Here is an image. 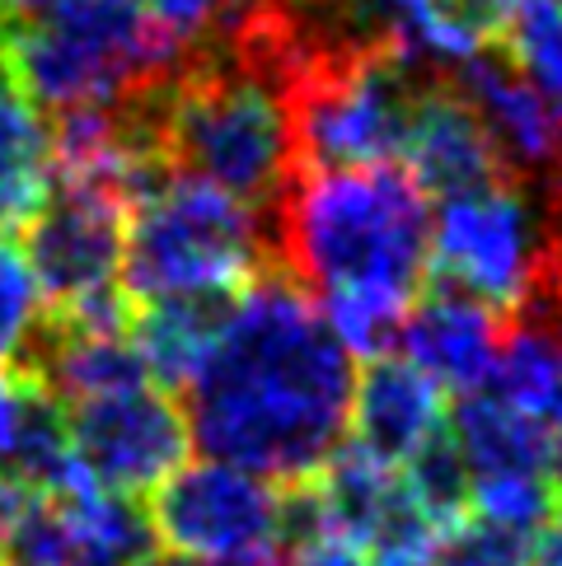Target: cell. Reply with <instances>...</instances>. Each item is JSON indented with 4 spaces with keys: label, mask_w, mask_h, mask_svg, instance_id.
<instances>
[{
    "label": "cell",
    "mask_w": 562,
    "mask_h": 566,
    "mask_svg": "<svg viewBox=\"0 0 562 566\" xmlns=\"http://www.w3.org/2000/svg\"><path fill=\"white\" fill-rule=\"evenodd\" d=\"M544 431H549V482H553V492H562V398L544 417Z\"/></svg>",
    "instance_id": "f1b7e54d"
},
{
    "label": "cell",
    "mask_w": 562,
    "mask_h": 566,
    "mask_svg": "<svg viewBox=\"0 0 562 566\" xmlns=\"http://www.w3.org/2000/svg\"><path fill=\"white\" fill-rule=\"evenodd\" d=\"M553 6H558V10H562V0H553Z\"/></svg>",
    "instance_id": "836d02e7"
},
{
    "label": "cell",
    "mask_w": 562,
    "mask_h": 566,
    "mask_svg": "<svg viewBox=\"0 0 562 566\" xmlns=\"http://www.w3.org/2000/svg\"><path fill=\"white\" fill-rule=\"evenodd\" d=\"M375 566H427L422 557H375Z\"/></svg>",
    "instance_id": "1f68e13d"
},
{
    "label": "cell",
    "mask_w": 562,
    "mask_h": 566,
    "mask_svg": "<svg viewBox=\"0 0 562 566\" xmlns=\"http://www.w3.org/2000/svg\"><path fill=\"white\" fill-rule=\"evenodd\" d=\"M165 159L174 174L272 211L300 174L287 94L244 71L226 48L197 38L169 94Z\"/></svg>",
    "instance_id": "3957f363"
},
{
    "label": "cell",
    "mask_w": 562,
    "mask_h": 566,
    "mask_svg": "<svg viewBox=\"0 0 562 566\" xmlns=\"http://www.w3.org/2000/svg\"><path fill=\"white\" fill-rule=\"evenodd\" d=\"M404 169L427 197H465L478 188H492L501 178H516L492 146L488 127L478 123V113L450 75L431 71L427 85L417 94L413 127L404 140Z\"/></svg>",
    "instance_id": "7c38bea8"
},
{
    "label": "cell",
    "mask_w": 562,
    "mask_h": 566,
    "mask_svg": "<svg viewBox=\"0 0 562 566\" xmlns=\"http://www.w3.org/2000/svg\"><path fill=\"white\" fill-rule=\"evenodd\" d=\"M188 62L178 43L140 0H52L10 29L6 71L38 113H71L117 104L136 85L174 80Z\"/></svg>",
    "instance_id": "277c9868"
},
{
    "label": "cell",
    "mask_w": 562,
    "mask_h": 566,
    "mask_svg": "<svg viewBox=\"0 0 562 566\" xmlns=\"http://www.w3.org/2000/svg\"><path fill=\"white\" fill-rule=\"evenodd\" d=\"M230 305H235V295H165V300H146L140 310H132L127 337L136 342L150 379L184 394L197 366H202V356L211 352L216 333L226 328Z\"/></svg>",
    "instance_id": "2e32d148"
},
{
    "label": "cell",
    "mask_w": 562,
    "mask_h": 566,
    "mask_svg": "<svg viewBox=\"0 0 562 566\" xmlns=\"http://www.w3.org/2000/svg\"><path fill=\"white\" fill-rule=\"evenodd\" d=\"M226 6H230V0H146L140 10H146L165 33H174L178 43L192 48L197 38H202L216 19L226 14Z\"/></svg>",
    "instance_id": "cb8c5ba5"
},
{
    "label": "cell",
    "mask_w": 562,
    "mask_h": 566,
    "mask_svg": "<svg viewBox=\"0 0 562 566\" xmlns=\"http://www.w3.org/2000/svg\"><path fill=\"white\" fill-rule=\"evenodd\" d=\"M19 408H24V375L10 370V366H0V473H6L10 450H14Z\"/></svg>",
    "instance_id": "d4e9b609"
},
{
    "label": "cell",
    "mask_w": 562,
    "mask_h": 566,
    "mask_svg": "<svg viewBox=\"0 0 562 566\" xmlns=\"http://www.w3.org/2000/svg\"><path fill=\"white\" fill-rule=\"evenodd\" d=\"M155 538L202 566H235L281 548L277 482L216 459L178 463L150 501Z\"/></svg>",
    "instance_id": "ba28073f"
},
{
    "label": "cell",
    "mask_w": 562,
    "mask_h": 566,
    "mask_svg": "<svg viewBox=\"0 0 562 566\" xmlns=\"http://www.w3.org/2000/svg\"><path fill=\"white\" fill-rule=\"evenodd\" d=\"M43 314H48V300H43V286H38L24 249L0 239V366H14L24 356Z\"/></svg>",
    "instance_id": "603a6c76"
},
{
    "label": "cell",
    "mask_w": 562,
    "mask_h": 566,
    "mask_svg": "<svg viewBox=\"0 0 562 566\" xmlns=\"http://www.w3.org/2000/svg\"><path fill=\"white\" fill-rule=\"evenodd\" d=\"M404 6H431V0H404Z\"/></svg>",
    "instance_id": "d6a6232c"
},
{
    "label": "cell",
    "mask_w": 562,
    "mask_h": 566,
    "mask_svg": "<svg viewBox=\"0 0 562 566\" xmlns=\"http://www.w3.org/2000/svg\"><path fill=\"white\" fill-rule=\"evenodd\" d=\"M530 548H534V534H520V530H507V524L473 515V520L446 524L431 538L422 562L427 566H530Z\"/></svg>",
    "instance_id": "7402d4cb"
},
{
    "label": "cell",
    "mask_w": 562,
    "mask_h": 566,
    "mask_svg": "<svg viewBox=\"0 0 562 566\" xmlns=\"http://www.w3.org/2000/svg\"><path fill=\"white\" fill-rule=\"evenodd\" d=\"M440 71L408 52H375L300 75L287 108L300 169L394 165L404 155L417 94Z\"/></svg>",
    "instance_id": "8992f818"
},
{
    "label": "cell",
    "mask_w": 562,
    "mask_h": 566,
    "mask_svg": "<svg viewBox=\"0 0 562 566\" xmlns=\"http://www.w3.org/2000/svg\"><path fill=\"white\" fill-rule=\"evenodd\" d=\"M352 356L329 318L268 268L235 295L226 328L188 379V436L216 463L268 482H310L347 440Z\"/></svg>",
    "instance_id": "6da1fadb"
},
{
    "label": "cell",
    "mask_w": 562,
    "mask_h": 566,
    "mask_svg": "<svg viewBox=\"0 0 562 566\" xmlns=\"http://www.w3.org/2000/svg\"><path fill=\"white\" fill-rule=\"evenodd\" d=\"M398 478H404L408 496L422 505V515H427L436 530L465 520L473 478H469V463H465V454H459V444H455L446 421H440V427L404 459V473Z\"/></svg>",
    "instance_id": "d6986e66"
},
{
    "label": "cell",
    "mask_w": 562,
    "mask_h": 566,
    "mask_svg": "<svg viewBox=\"0 0 562 566\" xmlns=\"http://www.w3.org/2000/svg\"><path fill=\"white\" fill-rule=\"evenodd\" d=\"M497 43L511 66L562 108V10L553 0H511Z\"/></svg>",
    "instance_id": "ffe728a7"
},
{
    "label": "cell",
    "mask_w": 562,
    "mask_h": 566,
    "mask_svg": "<svg viewBox=\"0 0 562 566\" xmlns=\"http://www.w3.org/2000/svg\"><path fill=\"white\" fill-rule=\"evenodd\" d=\"M132 566H202V562H192L184 553H146V557L132 562Z\"/></svg>",
    "instance_id": "4dcf8cb0"
},
{
    "label": "cell",
    "mask_w": 562,
    "mask_h": 566,
    "mask_svg": "<svg viewBox=\"0 0 562 566\" xmlns=\"http://www.w3.org/2000/svg\"><path fill=\"white\" fill-rule=\"evenodd\" d=\"M497 342H501L497 310H488L483 300H473L469 291L450 286V281L427 276L404 314L394 356H404L436 389H450L459 398V394H473L488 384L492 360H497Z\"/></svg>",
    "instance_id": "8fae6325"
},
{
    "label": "cell",
    "mask_w": 562,
    "mask_h": 566,
    "mask_svg": "<svg viewBox=\"0 0 562 566\" xmlns=\"http://www.w3.org/2000/svg\"><path fill=\"white\" fill-rule=\"evenodd\" d=\"M52 127L0 66V230L24 226L48 197Z\"/></svg>",
    "instance_id": "e0dca14e"
},
{
    "label": "cell",
    "mask_w": 562,
    "mask_h": 566,
    "mask_svg": "<svg viewBox=\"0 0 562 566\" xmlns=\"http://www.w3.org/2000/svg\"><path fill=\"white\" fill-rule=\"evenodd\" d=\"M272 258L314 305L408 314L431 262V197L404 165L300 169L272 207Z\"/></svg>",
    "instance_id": "7a4b0ae2"
},
{
    "label": "cell",
    "mask_w": 562,
    "mask_h": 566,
    "mask_svg": "<svg viewBox=\"0 0 562 566\" xmlns=\"http://www.w3.org/2000/svg\"><path fill=\"white\" fill-rule=\"evenodd\" d=\"M71 515V530L80 538V548L94 557H108L117 566H132L150 553L155 524L150 511L136 496L108 492V488H80L71 496H56Z\"/></svg>",
    "instance_id": "ac0fdd59"
},
{
    "label": "cell",
    "mask_w": 562,
    "mask_h": 566,
    "mask_svg": "<svg viewBox=\"0 0 562 566\" xmlns=\"http://www.w3.org/2000/svg\"><path fill=\"white\" fill-rule=\"evenodd\" d=\"M530 566H562V520H549L544 530L534 534Z\"/></svg>",
    "instance_id": "4316f807"
},
{
    "label": "cell",
    "mask_w": 562,
    "mask_h": 566,
    "mask_svg": "<svg viewBox=\"0 0 562 566\" xmlns=\"http://www.w3.org/2000/svg\"><path fill=\"white\" fill-rule=\"evenodd\" d=\"M127 216L123 291L136 305L165 295H239L277 268L272 211H258L192 174H169Z\"/></svg>",
    "instance_id": "5b68a950"
},
{
    "label": "cell",
    "mask_w": 562,
    "mask_h": 566,
    "mask_svg": "<svg viewBox=\"0 0 562 566\" xmlns=\"http://www.w3.org/2000/svg\"><path fill=\"white\" fill-rule=\"evenodd\" d=\"M549 258V216L525 178H501L492 188L440 201L431 216L427 276L483 300L488 310L511 314L534 291Z\"/></svg>",
    "instance_id": "52a82bcc"
},
{
    "label": "cell",
    "mask_w": 562,
    "mask_h": 566,
    "mask_svg": "<svg viewBox=\"0 0 562 566\" xmlns=\"http://www.w3.org/2000/svg\"><path fill=\"white\" fill-rule=\"evenodd\" d=\"M287 566H366V553H356L352 543H337V538H319L310 548L291 553Z\"/></svg>",
    "instance_id": "484cf974"
},
{
    "label": "cell",
    "mask_w": 562,
    "mask_h": 566,
    "mask_svg": "<svg viewBox=\"0 0 562 566\" xmlns=\"http://www.w3.org/2000/svg\"><path fill=\"white\" fill-rule=\"evenodd\" d=\"M71 450L80 469L94 478V488L140 496L159 488L178 463H188L192 436L188 417L165 389H127L94 402H75L66 412Z\"/></svg>",
    "instance_id": "30bf717a"
},
{
    "label": "cell",
    "mask_w": 562,
    "mask_h": 566,
    "mask_svg": "<svg viewBox=\"0 0 562 566\" xmlns=\"http://www.w3.org/2000/svg\"><path fill=\"white\" fill-rule=\"evenodd\" d=\"M450 436L469 463L473 482L488 478H549V431L544 421L507 408L497 394L473 389L455 398Z\"/></svg>",
    "instance_id": "9a60e30c"
},
{
    "label": "cell",
    "mask_w": 562,
    "mask_h": 566,
    "mask_svg": "<svg viewBox=\"0 0 562 566\" xmlns=\"http://www.w3.org/2000/svg\"><path fill=\"white\" fill-rule=\"evenodd\" d=\"M0 6H6L10 24H24V19H38V14H43L52 0H0Z\"/></svg>",
    "instance_id": "f546056e"
},
{
    "label": "cell",
    "mask_w": 562,
    "mask_h": 566,
    "mask_svg": "<svg viewBox=\"0 0 562 566\" xmlns=\"http://www.w3.org/2000/svg\"><path fill=\"white\" fill-rule=\"evenodd\" d=\"M446 408H440V389L413 370L404 356H379L366 360V370L352 384V412H347V436L371 450L385 463H404L422 440H427Z\"/></svg>",
    "instance_id": "5bb4252c"
},
{
    "label": "cell",
    "mask_w": 562,
    "mask_h": 566,
    "mask_svg": "<svg viewBox=\"0 0 562 566\" xmlns=\"http://www.w3.org/2000/svg\"><path fill=\"white\" fill-rule=\"evenodd\" d=\"M0 566H71L80 553V538L71 530L66 505L48 492H29L24 511L10 524L6 543H0Z\"/></svg>",
    "instance_id": "44dd1931"
},
{
    "label": "cell",
    "mask_w": 562,
    "mask_h": 566,
    "mask_svg": "<svg viewBox=\"0 0 562 566\" xmlns=\"http://www.w3.org/2000/svg\"><path fill=\"white\" fill-rule=\"evenodd\" d=\"M24 501H29V488H19L14 478L0 473V543H6L10 524L19 520V511H24Z\"/></svg>",
    "instance_id": "83f0119b"
},
{
    "label": "cell",
    "mask_w": 562,
    "mask_h": 566,
    "mask_svg": "<svg viewBox=\"0 0 562 566\" xmlns=\"http://www.w3.org/2000/svg\"><path fill=\"white\" fill-rule=\"evenodd\" d=\"M459 94L473 104L478 123L488 127L492 146L516 178L549 174L562 159V108L539 94L525 75L511 66L501 48H478L450 66Z\"/></svg>",
    "instance_id": "4fadbf2b"
},
{
    "label": "cell",
    "mask_w": 562,
    "mask_h": 566,
    "mask_svg": "<svg viewBox=\"0 0 562 566\" xmlns=\"http://www.w3.org/2000/svg\"><path fill=\"white\" fill-rule=\"evenodd\" d=\"M123 244L127 201L104 188L48 184V197L24 220V258L48 310H71L85 295L123 286Z\"/></svg>",
    "instance_id": "9c48e42d"
},
{
    "label": "cell",
    "mask_w": 562,
    "mask_h": 566,
    "mask_svg": "<svg viewBox=\"0 0 562 566\" xmlns=\"http://www.w3.org/2000/svg\"><path fill=\"white\" fill-rule=\"evenodd\" d=\"M507 6H511V0H507Z\"/></svg>",
    "instance_id": "e575fe53"
}]
</instances>
